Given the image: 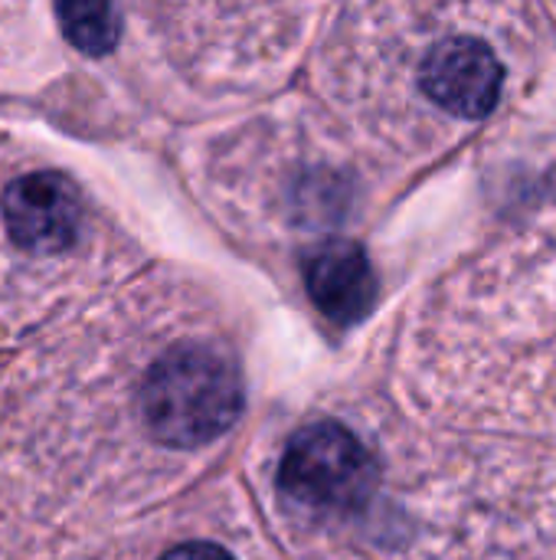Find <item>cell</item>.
Wrapping results in <instances>:
<instances>
[{
  "instance_id": "cell-1",
  "label": "cell",
  "mask_w": 556,
  "mask_h": 560,
  "mask_svg": "<svg viewBox=\"0 0 556 560\" xmlns=\"http://www.w3.org/2000/svg\"><path fill=\"white\" fill-rule=\"evenodd\" d=\"M138 410L157 443L206 446L239 420V368L213 345H177L147 368Z\"/></svg>"
},
{
  "instance_id": "cell-2",
  "label": "cell",
  "mask_w": 556,
  "mask_h": 560,
  "mask_svg": "<svg viewBox=\"0 0 556 560\" xmlns=\"http://www.w3.org/2000/svg\"><path fill=\"white\" fill-rule=\"evenodd\" d=\"M88 230L82 190L52 167H26L0 184V253L33 272L69 262Z\"/></svg>"
},
{
  "instance_id": "cell-3",
  "label": "cell",
  "mask_w": 556,
  "mask_h": 560,
  "mask_svg": "<svg viewBox=\"0 0 556 560\" xmlns=\"http://www.w3.org/2000/svg\"><path fill=\"white\" fill-rule=\"evenodd\" d=\"M377 482L380 466L374 453L334 420L298 430L279 463V489L311 512H360L374 499Z\"/></svg>"
},
{
  "instance_id": "cell-4",
  "label": "cell",
  "mask_w": 556,
  "mask_h": 560,
  "mask_svg": "<svg viewBox=\"0 0 556 560\" xmlns=\"http://www.w3.org/2000/svg\"><path fill=\"white\" fill-rule=\"evenodd\" d=\"M501 62L495 49L475 36H452L436 43L423 66V92L459 118H485L501 98Z\"/></svg>"
},
{
  "instance_id": "cell-5",
  "label": "cell",
  "mask_w": 556,
  "mask_h": 560,
  "mask_svg": "<svg viewBox=\"0 0 556 560\" xmlns=\"http://www.w3.org/2000/svg\"><path fill=\"white\" fill-rule=\"evenodd\" d=\"M305 282L321 315H328L338 325L360 322L370 312L377 292L370 259L351 240L321 243L305 262Z\"/></svg>"
},
{
  "instance_id": "cell-6",
  "label": "cell",
  "mask_w": 556,
  "mask_h": 560,
  "mask_svg": "<svg viewBox=\"0 0 556 560\" xmlns=\"http://www.w3.org/2000/svg\"><path fill=\"white\" fill-rule=\"evenodd\" d=\"M66 36L85 52H108L121 36V16L108 3H69L56 7Z\"/></svg>"
},
{
  "instance_id": "cell-7",
  "label": "cell",
  "mask_w": 556,
  "mask_h": 560,
  "mask_svg": "<svg viewBox=\"0 0 556 560\" xmlns=\"http://www.w3.org/2000/svg\"><path fill=\"white\" fill-rule=\"evenodd\" d=\"M161 560H233L223 548H216V545H203V541H197V545H180V548H174V551H167Z\"/></svg>"
}]
</instances>
